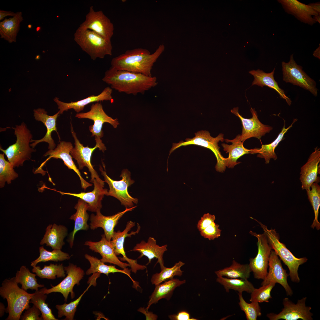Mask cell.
Segmentation results:
<instances>
[{
    "label": "cell",
    "instance_id": "obj_1",
    "mask_svg": "<svg viewBox=\"0 0 320 320\" xmlns=\"http://www.w3.org/2000/svg\"><path fill=\"white\" fill-rule=\"evenodd\" d=\"M102 80L112 89L134 95L143 94L157 84L156 77L118 70L111 66L105 72Z\"/></svg>",
    "mask_w": 320,
    "mask_h": 320
},
{
    "label": "cell",
    "instance_id": "obj_2",
    "mask_svg": "<svg viewBox=\"0 0 320 320\" xmlns=\"http://www.w3.org/2000/svg\"><path fill=\"white\" fill-rule=\"evenodd\" d=\"M164 49L162 44L151 54L147 49L142 48L127 50L113 58L111 66L118 70L151 76L153 66Z\"/></svg>",
    "mask_w": 320,
    "mask_h": 320
},
{
    "label": "cell",
    "instance_id": "obj_3",
    "mask_svg": "<svg viewBox=\"0 0 320 320\" xmlns=\"http://www.w3.org/2000/svg\"><path fill=\"white\" fill-rule=\"evenodd\" d=\"M15 277L6 279L0 288V295L6 299L8 306L6 311L9 313L6 320H19L23 311L30 308V300L34 294H30L18 286Z\"/></svg>",
    "mask_w": 320,
    "mask_h": 320
},
{
    "label": "cell",
    "instance_id": "obj_4",
    "mask_svg": "<svg viewBox=\"0 0 320 320\" xmlns=\"http://www.w3.org/2000/svg\"><path fill=\"white\" fill-rule=\"evenodd\" d=\"M13 129L17 138L15 143L5 150L1 147L0 150L14 168L23 166L24 162L30 159L31 153L36 150L30 147L29 143L33 136L25 123L23 122L20 125H16Z\"/></svg>",
    "mask_w": 320,
    "mask_h": 320
},
{
    "label": "cell",
    "instance_id": "obj_5",
    "mask_svg": "<svg viewBox=\"0 0 320 320\" xmlns=\"http://www.w3.org/2000/svg\"><path fill=\"white\" fill-rule=\"evenodd\" d=\"M74 40L82 50L93 60L112 55L111 41L107 40L94 32L78 28L74 34Z\"/></svg>",
    "mask_w": 320,
    "mask_h": 320
},
{
    "label": "cell",
    "instance_id": "obj_6",
    "mask_svg": "<svg viewBox=\"0 0 320 320\" xmlns=\"http://www.w3.org/2000/svg\"><path fill=\"white\" fill-rule=\"evenodd\" d=\"M263 229L267 237L268 243L276 253L286 265L289 270V275L291 281L299 283L300 279L298 271L300 265L305 263L308 259L305 257L297 258L295 257L286 247L285 245L280 242L278 234L275 229H268L267 226L256 220Z\"/></svg>",
    "mask_w": 320,
    "mask_h": 320
},
{
    "label": "cell",
    "instance_id": "obj_7",
    "mask_svg": "<svg viewBox=\"0 0 320 320\" xmlns=\"http://www.w3.org/2000/svg\"><path fill=\"white\" fill-rule=\"evenodd\" d=\"M195 134L194 137L192 138H187L185 139V141H181L178 143H173L169 154L179 147L189 145H198L207 148L213 152L216 158V170L219 172H223L226 169V158L222 156L220 152L218 143L220 141L223 142L224 135L220 133L217 137H214L211 136L208 131L203 130L195 133Z\"/></svg>",
    "mask_w": 320,
    "mask_h": 320
},
{
    "label": "cell",
    "instance_id": "obj_8",
    "mask_svg": "<svg viewBox=\"0 0 320 320\" xmlns=\"http://www.w3.org/2000/svg\"><path fill=\"white\" fill-rule=\"evenodd\" d=\"M102 163L104 169L100 166L99 170L104 177L105 182L109 186V190L107 195L116 198L126 207L131 208L133 207L134 203L137 204L138 199L131 196L128 191L129 187L135 182L131 178L130 172L127 169H124L120 176L121 179L119 181L115 180L107 175L105 165L103 162Z\"/></svg>",
    "mask_w": 320,
    "mask_h": 320
},
{
    "label": "cell",
    "instance_id": "obj_9",
    "mask_svg": "<svg viewBox=\"0 0 320 320\" xmlns=\"http://www.w3.org/2000/svg\"><path fill=\"white\" fill-rule=\"evenodd\" d=\"M71 132L74 139L75 146L71 149L70 153L72 157L76 160L78 164L79 169H82L84 167H87L91 174L90 182L92 183L94 180L96 179L99 182L104 183L105 181L100 178L91 162L92 153L96 148H98L99 150L103 152L106 149L102 140L100 139L95 138L96 144L94 147L89 148L88 146L84 147L77 138L71 123Z\"/></svg>",
    "mask_w": 320,
    "mask_h": 320
},
{
    "label": "cell",
    "instance_id": "obj_10",
    "mask_svg": "<svg viewBox=\"0 0 320 320\" xmlns=\"http://www.w3.org/2000/svg\"><path fill=\"white\" fill-rule=\"evenodd\" d=\"M282 67L284 81L299 86L309 91L315 96H317L316 83L303 70L301 66L297 64L293 54L290 55L289 62H282Z\"/></svg>",
    "mask_w": 320,
    "mask_h": 320
},
{
    "label": "cell",
    "instance_id": "obj_11",
    "mask_svg": "<svg viewBox=\"0 0 320 320\" xmlns=\"http://www.w3.org/2000/svg\"><path fill=\"white\" fill-rule=\"evenodd\" d=\"M249 233L257 239L258 251L255 257L249 259V264L252 272H253L254 278L263 280L268 274L269 257L272 249L268 244L264 233L262 234H257L250 231Z\"/></svg>",
    "mask_w": 320,
    "mask_h": 320
},
{
    "label": "cell",
    "instance_id": "obj_12",
    "mask_svg": "<svg viewBox=\"0 0 320 320\" xmlns=\"http://www.w3.org/2000/svg\"><path fill=\"white\" fill-rule=\"evenodd\" d=\"M79 28L91 30L105 39L111 41L114 33L113 23L102 10L95 11L91 6L85 20Z\"/></svg>",
    "mask_w": 320,
    "mask_h": 320
},
{
    "label": "cell",
    "instance_id": "obj_13",
    "mask_svg": "<svg viewBox=\"0 0 320 320\" xmlns=\"http://www.w3.org/2000/svg\"><path fill=\"white\" fill-rule=\"evenodd\" d=\"M306 299L304 297L298 300L295 304L288 298H285L283 300L284 308L281 312L278 314L270 313L266 316L270 320H312L313 314L310 312L311 308L305 305Z\"/></svg>",
    "mask_w": 320,
    "mask_h": 320
},
{
    "label": "cell",
    "instance_id": "obj_14",
    "mask_svg": "<svg viewBox=\"0 0 320 320\" xmlns=\"http://www.w3.org/2000/svg\"><path fill=\"white\" fill-rule=\"evenodd\" d=\"M75 117L78 118H87L92 120L94 124L89 126V129L92 133L91 136L100 139L103 136L102 126L105 122L111 124L116 128L119 124L117 119H113L108 116L104 111L102 104L98 102L92 105L90 110L87 112L77 113Z\"/></svg>",
    "mask_w": 320,
    "mask_h": 320
},
{
    "label": "cell",
    "instance_id": "obj_15",
    "mask_svg": "<svg viewBox=\"0 0 320 320\" xmlns=\"http://www.w3.org/2000/svg\"><path fill=\"white\" fill-rule=\"evenodd\" d=\"M232 113L238 117L242 123V132L240 135V140L243 143L246 140L254 137L260 139L266 133L272 130V127L264 124L259 120L255 108H251L250 111L252 117L250 119L243 117L239 113L238 108H233L231 110Z\"/></svg>",
    "mask_w": 320,
    "mask_h": 320
},
{
    "label": "cell",
    "instance_id": "obj_16",
    "mask_svg": "<svg viewBox=\"0 0 320 320\" xmlns=\"http://www.w3.org/2000/svg\"><path fill=\"white\" fill-rule=\"evenodd\" d=\"M64 268L67 275L62 281L55 286L51 284L52 287L49 289H47L45 287L42 289L44 293L46 294L53 292L60 293L64 297L65 301H67L70 293L72 299L74 297L73 287L76 284H79V281L84 277V273L80 267L73 264H70L68 266L64 267Z\"/></svg>",
    "mask_w": 320,
    "mask_h": 320
},
{
    "label": "cell",
    "instance_id": "obj_17",
    "mask_svg": "<svg viewBox=\"0 0 320 320\" xmlns=\"http://www.w3.org/2000/svg\"><path fill=\"white\" fill-rule=\"evenodd\" d=\"M137 229L136 231H132L130 233L129 232L135 225V223L131 221H128L124 230L121 232L118 231H114L110 241L113 247L114 251L117 256L120 254L123 256L122 257L119 258L121 260L126 261L129 264L131 268V271L136 273L139 270H143L146 268V266L137 263V260H133L128 258L126 256L124 248V240L126 237H131L132 235H135L139 233L140 229V226L137 224Z\"/></svg>",
    "mask_w": 320,
    "mask_h": 320
},
{
    "label": "cell",
    "instance_id": "obj_18",
    "mask_svg": "<svg viewBox=\"0 0 320 320\" xmlns=\"http://www.w3.org/2000/svg\"><path fill=\"white\" fill-rule=\"evenodd\" d=\"M73 148L72 143L70 142L60 141L57 147L53 150H49L43 155L44 156H49L48 158L44 162L38 169H41L42 167L48 160L52 158L61 159L64 162V164L69 169L73 170L79 177L81 186L85 190L87 188L92 186V184L89 183L81 176L79 169L76 167L72 159L70 154V151Z\"/></svg>",
    "mask_w": 320,
    "mask_h": 320
},
{
    "label": "cell",
    "instance_id": "obj_19",
    "mask_svg": "<svg viewBox=\"0 0 320 320\" xmlns=\"http://www.w3.org/2000/svg\"><path fill=\"white\" fill-rule=\"evenodd\" d=\"M268 265L269 271L261 285H266L271 282L279 283L284 287L287 295L292 296L293 292L287 281L289 274L287 273L286 270L283 268L280 260L274 251H271Z\"/></svg>",
    "mask_w": 320,
    "mask_h": 320
},
{
    "label": "cell",
    "instance_id": "obj_20",
    "mask_svg": "<svg viewBox=\"0 0 320 320\" xmlns=\"http://www.w3.org/2000/svg\"><path fill=\"white\" fill-rule=\"evenodd\" d=\"M136 207V206L131 208L126 207L124 211L111 216H104L101 214L100 211L96 212V215L92 214L90 218V228L92 230L99 227L102 228L106 239L110 241L114 231V228L119 220L126 212L132 211Z\"/></svg>",
    "mask_w": 320,
    "mask_h": 320
},
{
    "label": "cell",
    "instance_id": "obj_21",
    "mask_svg": "<svg viewBox=\"0 0 320 320\" xmlns=\"http://www.w3.org/2000/svg\"><path fill=\"white\" fill-rule=\"evenodd\" d=\"M286 12L294 16L300 22L312 25L316 23L312 16L319 14L308 4L302 3L297 0H279Z\"/></svg>",
    "mask_w": 320,
    "mask_h": 320
},
{
    "label": "cell",
    "instance_id": "obj_22",
    "mask_svg": "<svg viewBox=\"0 0 320 320\" xmlns=\"http://www.w3.org/2000/svg\"><path fill=\"white\" fill-rule=\"evenodd\" d=\"M94 188L91 192H81L79 193H65L56 191L62 195H68L79 198L86 202L88 205V210L96 212L100 211L102 207V201L104 195L108 194L107 189L104 188V183H101L96 179L92 183Z\"/></svg>",
    "mask_w": 320,
    "mask_h": 320
},
{
    "label": "cell",
    "instance_id": "obj_23",
    "mask_svg": "<svg viewBox=\"0 0 320 320\" xmlns=\"http://www.w3.org/2000/svg\"><path fill=\"white\" fill-rule=\"evenodd\" d=\"M33 111L34 116L36 120L42 122L46 127L47 130L45 135L42 139L38 140L32 139L31 140V142H33L30 144L31 147L34 148L38 143L45 142L48 144V148L49 150L54 149L56 144L51 137V133L52 131H55L58 135L56 127V120L60 114L59 111L52 116L48 115L47 112L43 108H38L34 109Z\"/></svg>",
    "mask_w": 320,
    "mask_h": 320
},
{
    "label": "cell",
    "instance_id": "obj_24",
    "mask_svg": "<svg viewBox=\"0 0 320 320\" xmlns=\"http://www.w3.org/2000/svg\"><path fill=\"white\" fill-rule=\"evenodd\" d=\"M320 161V149L316 147L309 156L307 162L301 168L300 179L303 190L310 189L313 183L319 182L317 174Z\"/></svg>",
    "mask_w": 320,
    "mask_h": 320
},
{
    "label": "cell",
    "instance_id": "obj_25",
    "mask_svg": "<svg viewBox=\"0 0 320 320\" xmlns=\"http://www.w3.org/2000/svg\"><path fill=\"white\" fill-rule=\"evenodd\" d=\"M102 238L99 241L92 242L89 241H86L84 245L89 246L92 250L99 253L102 257L100 260L104 263H109L124 269L130 266L128 263L121 262L116 255L110 241L106 239L105 234L101 235Z\"/></svg>",
    "mask_w": 320,
    "mask_h": 320
},
{
    "label": "cell",
    "instance_id": "obj_26",
    "mask_svg": "<svg viewBox=\"0 0 320 320\" xmlns=\"http://www.w3.org/2000/svg\"><path fill=\"white\" fill-rule=\"evenodd\" d=\"M112 89L109 87H105L99 94L97 95H92L81 100L75 102L66 103L59 100V98L55 97L54 99L58 106L60 114H62L65 111H67L73 109L78 113L83 111L85 106L94 102H98L104 100L110 101L113 100L112 96Z\"/></svg>",
    "mask_w": 320,
    "mask_h": 320
},
{
    "label": "cell",
    "instance_id": "obj_27",
    "mask_svg": "<svg viewBox=\"0 0 320 320\" xmlns=\"http://www.w3.org/2000/svg\"><path fill=\"white\" fill-rule=\"evenodd\" d=\"M167 244L160 246L156 244V239L153 237H149L146 242L142 241L137 244L133 249L131 251H137L140 253L138 258L143 256L147 257L150 263L152 259L156 258L158 259L156 264L159 263L160 265H164L163 256L165 252L167 250Z\"/></svg>",
    "mask_w": 320,
    "mask_h": 320
},
{
    "label": "cell",
    "instance_id": "obj_28",
    "mask_svg": "<svg viewBox=\"0 0 320 320\" xmlns=\"http://www.w3.org/2000/svg\"><path fill=\"white\" fill-rule=\"evenodd\" d=\"M88 208V204L80 199L74 207L75 209L76 210V212L70 218V219L74 221V226L73 230L70 234L68 240L71 248H72L73 245L74 237L76 232L81 230L87 231L89 228L87 224L89 216L87 212Z\"/></svg>",
    "mask_w": 320,
    "mask_h": 320
},
{
    "label": "cell",
    "instance_id": "obj_29",
    "mask_svg": "<svg viewBox=\"0 0 320 320\" xmlns=\"http://www.w3.org/2000/svg\"><path fill=\"white\" fill-rule=\"evenodd\" d=\"M68 229L65 226L55 223L49 224L46 229L44 237L40 242L41 245L46 244L53 249H61L65 244L64 239L67 236Z\"/></svg>",
    "mask_w": 320,
    "mask_h": 320
},
{
    "label": "cell",
    "instance_id": "obj_30",
    "mask_svg": "<svg viewBox=\"0 0 320 320\" xmlns=\"http://www.w3.org/2000/svg\"><path fill=\"white\" fill-rule=\"evenodd\" d=\"M185 282V280H180L177 279H173L155 286L154 291L149 297L145 309L148 311L151 305L156 304L161 299L164 298L169 300L175 289Z\"/></svg>",
    "mask_w": 320,
    "mask_h": 320
},
{
    "label": "cell",
    "instance_id": "obj_31",
    "mask_svg": "<svg viewBox=\"0 0 320 320\" xmlns=\"http://www.w3.org/2000/svg\"><path fill=\"white\" fill-rule=\"evenodd\" d=\"M240 135H238L233 139H225L227 143H231V145L224 143L222 144L223 150L229 154L225 161L226 166L229 168H233L240 163V162H237V160L243 155L250 153L251 150L244 146L243 143L240 140Z\"/></svg>",
    "mask_w": 320,
    "mask_h": 320
},
{
    "label": "cell",
    "instance_id": "obj_32",
    "mask_svg": "<svg viewBox=\"0 0 320 320\" xmlns=\"http://www.w3.org/2000/svg\"><path fill=\"white\" fill-rule=\"evenodd\" d=\"M275 70L274 68L270 73H266L260 69L249 71V73L253 75L254 78L252 86L256 85L262 87L266 86L273 89L278 92L281 98L284 99L290 105L292 102L291 99L286 95L284 90L279 87L274 79Z\"/></svg>",
    "mask_w": 320,
    "mask_h": 320
},
{
    "label": "cell",
    "instance_id": "obj_33",
    "mask_svg": "<svg viewBox=\"0 0 320 320\" xmlns=\"http://www.w3.org/2000/svg\"><path fill=\"white\" fill-rule=\"evenodd\" d=\"M84 256L90 264V268L86 272V274L89 275L96 273L100 274L103 273L108 276L111 273H121L127 275L130 278L133 282V284L135 289H137L138 287H140L138 283H137L131 277L130 275L131 270L127 268L123 270H120L116 268L115 265H106L100 259L88 254H86Z\"/></svg>",
    "mask_w": 320,
    "mask_h": 320
},
{
    "label": "cell",
    "instance_id": "obj_34",
    "mask_svg": "<svg viewBox=\"0 0 320 320\" xmlns=\"http://www.w3.org/2000/svg\"><path fill=\"white\" fill-rule=\"evenodd\" d=\"M22 15L21 12H17L15 16L9 19L5 18L0 22V35L1 38L9 43L16 42L20 23L23 20Z\"/></svg>",
    "mask_w": 320,
    "mask_h": 320
},
{
    "label": "cell",
    "instance_id": "obj_35",
    "mask_svg": "<svg viewBox=\"0 0 320 320\" xmlns=\"http://www.w3.org/2000/svg\"><path fill=\"white\" fill-rule=\"evenodd\" d=\"M297 120L296 119H294L291 124L287 128L285 127L284 121V125L281 131L274 141L269 144L262 145L260 148L251 149L250 153H258L257 156L264 159L266 164L269 163L271 159H273L275 160H276L277 157L275 152V148L282 140L285 134L289 129L292 127L293 124Z\"/></svg>",
    "mask_w": 320,
    "mask_h": 320
},
{
    "label": "cell",
    "instance_id": "obj_36",
    "mask_svg": "<svg viewBox=\"0 0 320 320\" xmlns=\"http://www.w3.org/2000/svg\"><path fill=\"white\" fill-rule=\"evenodd\" d=\"M252 271L249 264H242L234 260L228 267L215 271L217 277L225 276L230 278L248 279Z\"/></svg>",
    "mask_w": 320,
    "mask_h": 320
},
{
    "label": "cell",
    "instance_id": "obj_37",
    "mask_svg": "<svg viewBox=\"0 0 320 320\" xmlns=\"http://www.w3.org/2000/svg\"><path fill=\"white\" fill-rule=\"evenodd\" d=\"M216 281L222 285L227 292L230 289L242 293L244 291L251 293L255 288L253 284L247 279L239 278H230L219 276Z\"/></svg>",
    "mask_w": 320,
    "mask_h": 320
},
{
    "label": "cell",
    "instance_id": "obj_38",
    "mask_svg": "<svg viewBox=\"0 0 320 320\" xmlns=\"http://www.w3.org/2000/svg\"><path fill=\"white\" fill-rule=\"evenodd\" d=\"M184 265V263L179 261L170 268L165 267L164 265H160L161 271L159 273H156L152 275L151 279L152 284L156 286L164 281L174 279L175 276H181L183 272L181 270V268Z\"/></svg>",
    "mask_w": 320,
    "mask_h": 320
},
{
    "label": "cell",
    "instance_id": "obj_39",
    "mask_svg": "<svg viewBox=\"0 0 320 320\" xmlns=\"http://www.w3.org/2000/svg\"><path fill=\"white\" fill-rule=\"evenodd\" d=\"M36 274L31 273L25 266H22L19 271H17L15 279L16 282L22 285L21 288L25 291L28 289L38 290V288L44 287L43 284H39L35 277Z\"/></svg>",
    "mask_w": 320,
    "mask_h": 320
},
{
    "label": "cell",
    "instance_id": "obj_40",
    "mask_svg": "<svg viewBox=\"0 0 320 320\" xmlns=\"http://www.w3.org/2000/svg\"><path fill=\"white\" fill-rule=\"evenodd\" d=\"M32 272L41 279H54L57 278L64 277L65 276L64 267L62 264H54L50 263L49 265H44L41 269L40 266L33 267Z\"/></svg>",
    "mask_w": 320,
    "mask_h": 320
},
{
    "label": "cell",
    "instance_id": "obj_41",
    "mask_svg": "<svg viewBox=\"0 0 320 320\" xmlns=\"http://www.w3.org/2000/svg\"><path fill=\"white\" fill-rule=\"evenodd\" d=\"M47 296L42 288L36 291L31 299L30 303H32L37 308L41 313L44 320H57L53 314L51 309L48 306L45 301Z\"/></svg>",
    "mask_w": 320,
    "mask_h": 320
},
{
    "label": "cell",
    "instance_id": "obj_42",
    "mask_svg": "<svg viewBox=\"0 0 320 320\" xmlns=\"http://www.w3.org/2000/svg\"><path fill=\"white\" fill-rule=\"evenodd\" d=\"M39 257L31 263V266L33 267L36 266L40 262L49 261L57 262L68 260L70 258L68 253L62 252L60 249H54L52 251H49L42 246L39 248Z\"/></svg>",
    "mask_w": 320,
    "mask_h": 320
},
{
    "label": "cell",
    "instance_id": "obj_43",
    "mask_svg": "<svg viewBox=\"0 0 320 320\" xmlns=\"http://www.w3.org/2000/svg\"><path fill=\"white\" fill-rule=\"evenodd\" d=\"M311 189L306 190L308 199L313 207L314 218L311 227L318 230L320 229V223L318 220L319 210L320 206V186L318 183L315 182L311 185Z\"/></svg>",
    "mask_w": 320,
    "mask_h": 320
},
{
    "label": "cell",
    "instance_id": "obj_44",
    "mask_svg": "<svg viewBox=\"0 0 320 320\" xmlns=\"http://www.w3.org/2000/svg\"><path fill=\"white\" fill-rule=\"evenodd\" d=\"M4 153L0 154V187H3L6 182L11 183V181L16 179L18 174L15 171L14 167L5 159Z\"/></svg>",
    "mask_w": 320,
    "mask_h": 320
},
{
    "label": "cell",
    "instance_id": "obj_45",
    "mask_svg": "<svg viewBox=\"0 0 320 320\" xmlns=\"http://www.w3.org/2000/svg\"><path fill=\"white\" fill-rule=\"evenodd\" d=\"M239 302V304L241 310L246 315L247 320H256L258 317L261 315V308L258 303L252 302L250 303H247L244 299L242 293H238Z\"/></svg>",
    "mask_w": 320,
    "mask_h": 320
},
{
    "label": "cell",
    "instance_id": "obj_46",
    "mask_svg": "<svg viewBox=\"0 0 320 320\" xmlns=\"http://www.w3.org/2000/svg\"><path fill=\"white\" fill-rule=\"evenodd\" d=\"M92 284V283H90L89 285L86 290L76 300L71 302L68 304L65 303L62 305H56V308L58 311V317L61 318L63 316H65V318L64 320H73L75 312L76 310L77 307L82 297Z\"/></svg>",
    "mask_w": 320,
    "mask_h": 320
},
{
    "label": "cell",
    "instance_id": "obj_47",
    "mask_svg": "<svg viewBox=\"0 0 320 320\" xmlns=\"http://www.w3.org/2000/svg\"><path fill=\"white\" fill-rule=\"evenodd\" d=\"M276 283L271 282L257 289L255 288L251 293L249 301L257 303H268L269 300L272 298L271 292Z\"/></svg>",
    "mask_w": 320,
    "mask_h": 320
},
{
    "label": "cell",
    "instance_id": "obj_48",
    "mask_svg": "<svg viewBox=\"0 0 320 320\" xmlns=\"http://www.w3.org/2000/svg\"><path fill=\"white\" fill-rule=\"evenodd\" d=\"M219 225L215 222L200 231L201 235L209 240H213L218 238L221 235V230L219 228Z\"/></svg>",
    "mask_w": 320,
    "mask_h": 320
},
{
    "label": "cell",
    "instance_id": "obj_49",
    "mask_svg": "<svg viewBox=\"0 0 320 320\" xmlns=\"http://www.w3.org/2000/svg\"><path fill=\"white\" fill-rule=\"evenodd\" d=\"M41 313L40 310L33 305L32 307L26 310L23 315L21 316L20 319L22 320H42V317L39 316Z\"/></svg>",
    "mask_w": 320,
    "mask_h": 320
},
{
    "label": "cell",
    "instance_id": "obj_50",
    "mask_svg": "<svg viewBox=\"0 0 320 320\" xmlns=\"http://www.w3.org/2000/svg\"><path fill=\"white\" fill-rule=\"evenodd\" d=\"M215 219L214 215L209 213L204 214L198 222L197 227L199 231H200L206 228L214 222Z\"/></svg>",
    "mask_w": 320,
    "mask_h": 320
},
{
    "label": "cell",
    "instance_id": "obj_51",
    "mask_svg": "<svg viewBox=\"0 0 320 320\" xmlns=\"http://www.w3.org/2000/svg\"><path fill=\"white\" fill-rule=\"evenodd\" d=\"M169 319L172 320H197L194 318H191L189 313L185 311H182L177 314L170 315L168 316Z\"/></svg>",
    "mask_w": 320,
    "mask_h": 320
},
{
    "label": "cell",
    "instance_id": "obj_52",
    "mask_svg": "<svg viewBox=\"0 0 320 320\" xmlns=\"http://www.w3.org/2000/svg\"><path fill=\"white\" fill-rule=\"evenodd\" d=\"M138 311L141 312L145 315L146 320H156L157 319L158 316L152 312L148 311L144 307H140L138 309Z\"/></svg>",
    "mask_w": 320,
    "mask_h": 320
},
{
    "label": "cell",
    "instance_id": "obj_53",
    "mask_svg": "<svg viewBox=\"0 0 320 320\" xmlns=\"http://www.w3.org/2000/svg\"><path fill=\"white\" fill-rule=\"evenodd\" d=\"M16 14L15 13L10 11H7L4 10H0V20H2L7 16H12L13 17L15 16Z\"/></svg>",
    "mask_w": 320,
    "mask_h": 320
},
{
    "label": "cell",
    "instance_id": "obj_54",
    "mask_svg": "<svg viewBox=\"0 0 320 320\" xmlns=\"http://www.w3.org/2000/svg\"><path fill=\"white\" fill-rule=\"evenodd\" d=\"M316 12L320 15V3L319 2L311 3L308 4Z\"/></svg>",
    "mask_w": 320,
    "mask_h": 320
},
{
    "label": "cell",
    "instance_id": "obj_55",
    "mask_svg": "<svg viewBox=\"0 0 320 320\" xmlns=\"http://www.w3.org/2000/svg\"><path fill=\"white\" fill-rule=\"evenodd\" d=\"M320 44L319 47L317 48L316 50H315L313 52V56L320 59Z\"/></svg>",
    "mask_w": 320,
    "mask_h": 320
},
{
    "label": "cell",
    "instance_id": "obj_56",
    "mask_svg": "<svg viewBox=\"0 0 320 320\" xmlns=\"http://www.w3.org/2000/svg\"><path fill=\"white\" fill-rule=\"evenodd\" d=\"M0 317H1L4 314V312L5 311H6V309H5V307H4V305H3V304L2 303H1V302L0 303Z\"/></svg>",
    "mask_w": 320,
    "mask_h": 320
},
{
    "label": "cell",
    "instance_id": "obj_57",
    "mask_svg": "<svg viewBox=\"0 0 320 320\" xmlns=\"http://www.w3.org/2000/svg\"><path fill=\"white\" fill-rule=\"evenodd\" d=\"M313 18L316 22H317L319 23H320V15L314 16L313 17Z\"/></svg>",
    "mask_w": 320,
    "mask_h": 320
},
{
    "label": "cell",
    "instance_id": "obj_58",
    "mask_svg": "<svg viewBox=\"0 0 320 320\" xmlns=\"http://www.w3.org/2000/svg\"><path fill=\"white\" fill-rule=\"evenodd\" d=\"M28 27L29 28H31L32 27V25H29L28 26Z\"/></svg>",
    "mask_w": 320,
    "mask_h": 320
}]
</instances>
